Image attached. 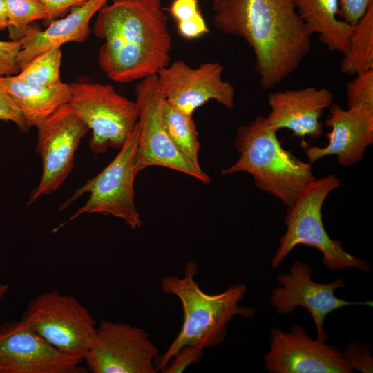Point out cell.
Segmentation results:
<instances>
[{"instance_id":"6da1fadb","label":"cell","mask_w":373,"mask_h":373,"mask_svg":"<svg viewBox=\"0 0 373 373\" xmlns=\"http://www.w3.org/2000/svg\"><path fill=\"white\" fill-rule=\"evenodd\" d=\"M214 26L251 48L263 90L296 71L311 50L312 35L294 0H213Z\"/></svg>"},{"instance_id":"7a4b0ae2","label":"cell","mask_w":373,"mask_h":373,"mask_svg":"<svg viewBox=\"0 0 373 373\" xmlns=\"http://www.w3.org/2000/svg\"><path fill=\"white\" fill-rule=\"evenodd\" d=\"M97 13L93 32L104 40L99 64L111 79L141 80L170 64L171 37L162 0H111Z\"/></svg>"},{"instance_id":"3957f363","label":"cell","mask_w":373,"mask_h":373,"mask_svg":"<svg viewBox=\"0 0 373 373\" xmlns=\"http://www.w3.org/2000/svg\"><path fill=\"white\" fill-rule=\"evenodd\" d=\"M198 273V265L191 260L185 265L182 278L168 276L162 280L164 294L173 295L180 301L183 322L175 339L156 358L155 365L158 372L184 346L216 347L225 341L228 325L236 316L248 319L254 316L253 307L240 305L247 289L245 284L232 285L222 292L209 294L202 291L195 281Z\"/></svg>"},{"instance_id":"277c9868","label":"cell","mask_w":373,"mask_h":373,"mask_svg":"<svg viewBox=\"0 0 373 373\" xmlns=\"http://www.w3.org/2000/svg\"><path fill=\"white\" fill-rule=\"evenodd\" d=\"M276 133L263 115L240 126L234 140L239 157L233 164L221 169L220 173L246 172L252 176L258 189L289 207L316 178L311 164L285 149Z\"/></svg>"},{"instance_id":"5b68a950","label":"cell","mask_w":373,"mask_h":373,"mask_svg":"<svg viewBox=\"0 0 373 373\" xmlns=\"http://www.w3.org/2000/svg\"><path fill=\"white\" fill-rule=\"evenodd\" d=\"M340 186V179L333 174L316 178L287 207L284 218L287 229L271 258L273 269H277L297 245H303L318 249L322 254V264L329 271L356 268L370 271V265L366 260L347 252L341 241L332 239L325 229L323 205L329 194Z\"/></svg>"},{"instance_id":"8992f818","label":"cell","mask_w":373,"mask_h":373,"mask_svg":"<svg viewBox=\"0 0 373 373\" xmlns=\"http://www.w3.org/2000/svg\"><path fill=\"white\" fill-rule=\"evenodd\" d=\"M139 135L140 129L137 122L133 132L112 162L61 204L59 211L67 208L84 193H90L86 203L56 230L83 213L111 215L122 219L133 230L141 226L140 216L134 201V180L137 174L135 164Z\"/></svg>"},{"instance_id":"52a82bcc","label":"cell","mask_w":373,"mask_h":373,"mask_svg":"<svg viewBox=\"0 0 373 373\" xmlns=\"http://www.w3.org/2000/svg\"><path fill=\"white\" fill-rule=\"evenodd\" d=\"M21 321L61 352L82 361L97 332L96 320L84 305L55 290L30 299Z\"/></svg>"},{"instance_id":"ba28073f","label":"cell","mask_w":373,"mask_h":373,"mask_svg":"<svg viewBox=\"0 0 373 373\" xmlns=\"http://www.w3.org/2000/svg\"><path fill=\"white\" fill-rule=\"evenodd\" d=\"M68 104L89 130V145L96 153L120 149L138 120L135 102L119 95L111 84L74 82Z\"/></svg>"},{"instance_id":"9c48e42d","label":"cell","mask_w":373,"mask_h":373,"mask_svg":"<svg viewBox=\"0 0 373 373\" xmlns=\"http://www.w3.org/2000/svg\"><path fill=\"white\" fill-rule=\"evenodd\" d=\"M135 92L140 129L136 172L153 166H163L185 173L204 184L209 183L208 174L190 163L178 151L167 134L162 117L164 97L157 75L140 80Z\"/></svg>"},{"instance_id":"30bf717a","label":"cell","mask_w":373,"mask_h":373,"mask_svg":"<svg viewBox=\"0 0 373 373\" xmlns=\"http://www.w3.org/2000/svg\"><path fill=\"white\" fill-rule=\"evenodd\" d=\"M158 355L144 329L102 320L84 361L92 373H157L155 361Z\"/></svg>"},{"instance_id":"8fae6325","label":"cell","mask_w":373,"mask_h":373,"mask_svg":"<svg viewBox=\"0 0 373 373\" xmlns=\"http://www.w3.org/2000/svg\"><path fill=\"white\" fill-rule=\"evenodd\" d=\"M36 151L42 162L39 183L30 195L27 206L48 195L65 181L74 165V155L82 139L89 131L85 123L66 104L40 122Z\"/></svg>"},{"instance_id":"7c38bea8","label":"cell","mask_w":373,"mask_h":373,"mask_svg":"<svg viewBox=\"0 0 373 373\" xmlns=\"http://www.w3.org/2000/svg\"><path fill=\"white\" fill-rule=\"evenodd\" d=\"M308 264L295 260L289 271L276 276L278 286L270 293L269 303L280 315H288L298 307L305 308L312 316L317 330L316 338L327 341L328 335L323 330V323L329 314L350 305L372 307L373 303L343 300L334 294L345 287V281L338 278L328 283L315 282Z\"/></svg>"},{"instance_id":"4fadbf2b","label":"cell","mask_w":373,"mask_h":373,"mask_svg":"<svg viewBox=\"0 0 373 373\" xmlns=\"http://www.w3.org/2000/svg\"><path fill=\"white\" fill-rule=\"evenodd\" d=\"M224 67L208 61L191 68L177 60L157 73L164 99L182 113L193 116L194 111L209 100H215L228 109L234 107L236 90L222 78Z\"/></svg>"},{"instance_id":"5bb4252c","label":"cell","mask_w":373,"mask_h":373,"mask_svg":"<svg viewBox=\"0 0 373 373\" xmlns=\"http://www.w3.org/2000/svg\"><path fill=\"white\" fill-rule=\"evenodd\" d=\"M269 373H351L343 351L318 339L314 340L300 325L289 332L280 327L270 332V348L264 357Z\"/></svg>"},{"instance_id":"9a60e30c","label":"cell","mask_w":373,"mask_h":373,"mask_svg":"<svg viewBox=\"0 0 373 373\" xmlns=\"http://www.w3.org/2000/svg\"><path fill=\"white\" fill-rule=\"evenodd\" d=\"M82 361L50 345L20 320L0 326V373H85Z\"/></svg>"},{"instance_id":"2e32d148","label":"cell","mask_w":373,"mask_h":373,"mask_svg":"<svg viewBox=\"0 0 373 373\" xmlns=\"http://www.w3.org/2000/svg\"><path fill=\"white\" fill-rule=\"evenodd\" d=\"M325 124L331 128L326 134L328 144L304 149L311 164L325 156L336 155L341 166H352L363 159L367 148L373 144V106L343 109L333 103Z\"/></svg>"},{"instance_id":"e0dca14e","label":"cell","mask_w":373,"mask_h":373,"mask_svg":"<svg viewBox=\"0 0 373 373\" xmlns=\"http://www.w3.org/2000/svg\"><path fill=\"white\" fill-rule=\"evenodd\" d=\"M333 101V93L325 88L307 86L272 92L268 95L270 112L266 118L276 132L287 128L292 137H300V146L305 149V137L314 139L322 135L323 124L319 119Z\"/></svg>"},{"instance_id":"ac0fdd59","label":"cell","mask_w":373,"mask_h":373,"mask_svg":"<svg viewBox=\"0 0 373 373\" xmlns=\"http://www.w3.org/2000/svg\"><path fill=\"white\" fill-rule=\"evenodd\" d=\"M108 0H88L75 7L62 19L53 21L47 28L39 30L30 26L21 39V49L17 57L20 70L41 54L68 42L82 43L90 32V21Z\"/></svg>"},{"instance_id":"d6986e66","label":"cell","mask_w":373,"mask_h":373,"mask_svg":"<svg viewBox=\"0 0 373 373\" xmlns=\"http://www.w3.org/2000/svg\"><path fill=\"white\" fill-rule=\"evenodd\" d=\"M0 87L13 98L30 127L36 126L59 108L68 104L70 84L61 82L51 87L29 84L13 76L0 77Z\"/></svg>"},{"instance_id":"ffe728a7","label":"cell","mask_w":373,"mask_h":373,"mask_svg":"<svg viewBox=\"0 0 373 373\" xmlns=\"http://www.w3.org/2000/svg\"><path fill=\"white\" fill-rule=\"evenodd\" d=\"M297 12L309 33L330 52L344 55L353 31L352 26L338 19V0H294Z\"/></svg>"},{"instance_id":"44dd1931","label":"cell","mask_w":373,"mask_h":373,"mask_svg":"<svg viewBox=\"0 0 373 373\" xmlns=\"http://www.w3.org/2000/svg\"><path fill=\"white\" fill-rule=\"evenodd\" d=\"M373 69V4L354 26L347 52L340 62V71L355 76Z\"/></svg>"},{"instance_id":"7402d4cb","label":"cell","mask_w":373,"mask_h":373,"mask_svg":"<svg viewBox=\"0 0 373 373\" xmlns=\"http://www.w3.org/2000/svg\"><path fill=\"white\" fill-rule=\"evenodd\" d=\"M162 117L167 134L178 151L195 167L202 169L198 159V132L193 117L177 110L165 99Z\"/></svg>"},{"instance_id":"603a6c76","label":"cell","mask_w":373,"mask_h":373,"mask_svg":"<svg viewBox=\"0 0 373 373\" xmlns=\"http://www.w3.org/2000/svg\"><path fill=\"white\" fill-rule=\"evenodd\" d=\"M9 37L17 41L26 35L30 24L37 20L50 19L49 13L39 0H4Z\"/></svg>"},{"instance_id":"cb8c5ba5","label":"cell","mask_w":373,"mask_h":373,"mask_svg":"<svg viewBox=\"0 0 373 373\" xmlns=\"http://www.w3.org/2000/svg\"><path fill=\"white\" fill-rule=\"evenodd\" d=\"M62 52L60 48L45 52L32 60L15 77L29 84L51 87L61 84L60 67Z\"/></svg>"},{"instance_id":"d4e9b609","label":"cell","mask_w":373,"mask_h":373,"mask_svg":"<svg viewBox=\"0 0 373 373\" xmlns=\"http://www.w3.org/2000/svg\"><path fill=\"white\" fill-rule=\"evenodd\" d=\"M347 108L373 106V69L355 75L346 86Z\"/></svg>"},{"instance_id":"484cf974","label":"cell","mask_w":373,"mask_h":373,"mask_svg":"<svg viewBox=\"0 0 373 373\" xmlns=\"http://www.w3.org/2000/svg\"><path fill=\"white\" fill-rule=\"evenodd\" d=\"M371 347L359 340H352L344 347V358L352 370L361 373L373 372Z\"/></svg>"},{"instance_id":"4316f807","label":"cell","mask_w":373,"mask_h":373,"mask_svg":"<svg viewBox=\"0 0 373 373\" xmlns=\"http://www.w3.org/2000/svg\"><path fill=\"white\" fill-rule=\"evenodd\" d=\"M204 347L187 345L182 347L161 370L162 373H181L190 365L198 363L204 356Z\"/></svg>"},{"instance_id":"83f0119b","label":"cell","mask_w":373,"mask_h":373,"mask_svg":"<svg viewBox=\"0 0 373 373\" xmlns=\"http://www.w3.org/2000/svg\"><path fill=\"white\" fill-rule=\"evenodd\" d=\"M21 45V39L0 41V77L13 76L19 73L17 57Z\"/></svg>"},{"instance_id":"f1b7e54d","label":"cell","mask_w":373,"mask_h":373,"mask_svg":"<svg viewBox=\"0 0 373 373\" xmlns=\"http://www.w3.org/2000/svg\"><path fill=\"white\" fill-rule=\"evenodd\" d=\"M0 120L15 123L23 133L28 132L30 128L13 98L1 87H0Z\"/></svg>"},{"instance_id":"f546056e","label":"cell","mask_w":373,"mask_h":373,"mask_svg":"<svg viewBox=\"0 0 373 373\" xmlns=\"http://www.w3.org/2000/svg\"><path fill=\"white\" fill-rule=\"evenodd\" d=\"M372 4L373 0H338V16L346 23L354 26Z\"/></svg>"},{"instance_id":"4dcf8cb0","label":"cell","mask_w":373,"mask_h":373,"mask_svg":"<svg viewBox=\"0 0 373 373\" xmlns=\"http://www.w3.org/2000/svg\"><path fill=\"white\" fill-rule=\"evenodd\" d=\"M46 8L50 19L64 15L72 8L81 6L88 0H39Z\"/></svg>"},{"instance_id":"1f68e13d","label":"cell","mask_w":373,"mask_h":373,"mask_svg":"<svg viewBox=\"0 0 373 373\" xmlns=\"http://www.w3.org/2000/svg\"><path fill=\"white\" fill-rule=\"evenodd\" d=\"M8 26L7 12L4 0H0V30H4Z\"/></svg>"},{"instance_id":"d6a6232c","label":"cell","mask_w":373,"mask_h":373,"mask_svg":"<svg viewBox=\"0 0 373 373\" xmlns=\"http://www.w3.org/2000/svg\"><path fill=\"white\" fill-rule=\"evenodd\" d=\"M9 289V285L8 284H0V300Z\"/></svg>"}]
</instances>
